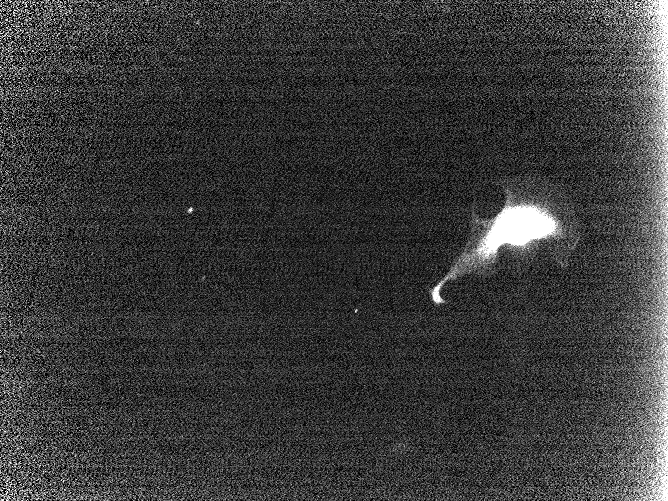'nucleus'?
<instances>
[{
    "mask_svg": "<svg viewBox=\"0 0 668 501\" xmlns=\"http://www.w3.org/2000/svg\"><path fill=\"white\" fill-rule=\"evenodd\" d=\"M506 201L490 219L472 210L468 240L453 260L446 275L429 290L435 305L445 304L442 288L449 281L474 274L494 275L500 251L508 253L518 267L545 250L561 267L567 268L581 233L576 220L550 202L526 195L518 185H504Z\"/></svg>",
    "mask_w": 668,
    "mask_h": 501,
    "instance_id": "f257e3e1",
    "label": "nucleus"
}]
</instances>
